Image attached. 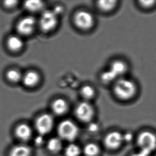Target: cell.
I'll return each instance as SVG.
<instances>
[{"label":"cell","instance_id":"cell-1","mask_svg":"<svg viewBox=\"0 0 156 156\" xmlns=\"http://www.w3.org/2000/svg\"><path fill=\"white\" fill-rule=\"evenodd\" d=\"M138 149L150 156L156 150V133L150 130H144L136 136Z\"/></svg>","mask_w":156,"mask_h":156},{"label":"cell","instance_id":"cell-15","mask_svg":"<svg viewBox=\"0 0 156 156\" xmlns=\"http://www.w3.org/2000/svg\"><path fill=\"white\" fill-rule=\"evenodd\" d=\"M21 80L25 86L28 87H32L37 84L40 80V76L36 72L30 71L26 73L23 76Z\"/></svg>","mask_w":156,"mask_h":156},{"label":"cell","instance_id":"cell-30","mask_svg":"<svg viewBox=\"0 0 156 156\" xmlns=\"http://www.w3.org/2000/svg\"><path fill=\"white\" fill-rule=\"evenodd\" d=\"M62 9L61 8V6H58L54 9V10L53 11L54 12L58 15V14H60L62 12Z\"/></svg>","mask_w":156,"mask_h":156},{"label":"cell","instance_id":"cell-14","mask_svg":"<svg viewBox=\"0 0 156 156\" xmlns=\"http://www.w3.org/2000/svg\"><path fill=\"white\" fill-rule=\"evenodd\" d=\"M82 154L84 156H99L101 149L98 144L94 142H89L82 148Z\"/></svg>","mask_w":156,"mask_h":156},{"label":"cell","instance_id":"cell-5","mask_svg":"<svg viewBox=\"0 0 156 156\" xmlns=\"http://www.w3.org/2000/svg\"><path fill=\"white\" fill-rule=\"evenodd\" d=\"M13 134L19 143L27 144L33 138L34 130L30 125L25 122H21L15 127Z\"/></svg>","mask_w":156,"mask_h":156},{"label":"cell","instance_id":"cell-25","mask_svg":"<svg viewBox=\"0 0 156 156\" xmlns=\"http://www.w3.org/2000/svg\"><path fill=\"white\" fill-rule=\"evenodd\" d=\"M45 137V136H44L43 135L37 134L36 137H35V140H34L35 145L38 147H41L42 146H45L47 140Z\"/></svg>","mask_w":156,"mask_h":156},{"label":"cell","instance_id":"cell-23","mask_svg":"<svg viewBox=\"0 0 156 156\" xmlns=\"http://www.w3.org/2000/svg\"><path fill=\"white\" fill-rule=\"evenodd\" d=\"M101 79L105 83H110L116 79L114 75L112 74L109 70L104 72L101 75Z\"/></svg>","mask_w":156,"mask_h":156},{"label":"cell","instance_id":"cell-9","mask_svg":"<svg viewBox=\"0 0 156 156\" xmlns=\"http://www.w3.org/2000/svg\"><path fill=\"white\" fill-rule=\"evenodd\" d=\"M74 23L76 26L81 30H89L93 26L94 18L89 12L80 11L75 15Z\"/></svg>","mask_w":156,"mask_h":156},{"label":"cell","instance_id":"cell-22","mask_svg":"<svg viewBox=\"0 0 156 156\" xmlns=\"http://www.w3.org/2000/svg\"><path fill=\"white\" fill-rule=\"evenodd\" d=\"M81 94L85 99H90L94 97L95 94V91L92 87L86 85L82 87L81 90Z\"/></svg>","mask_w":156,"mask_h":156},{"label":"cell","instance_id":"cell-13","mask_svg":"<svg viewBox=\"0 0 156 156\" xmlns=\"http://www.w3.org/2000/svg\"><path fill=\"white\" fill-rule=\"evenodd\" d=\"M6 46L10 51L13 52H17L23 49V41L19 36L12 35L7 39Z\"/></svg>","mask_w":156,"mask_h":156},{"label":"cell","instance_id":"cell-11","mask_svg":"<svg viewBox=\"0 0 156 156\" xmlns=\"http://www.w3.org/2000/svg\"><path fill=\"white\" fill-rule=\"evenodd\" d=\"M33 150L27 144H16L11 147L6 156H33Z\"/></svg>","mask_w":156,"mask_h":156},{"label":"cell","instance_id":"cell-24","mask_svg":"<svg viewBox=\"0 0 156 156\" xmlns=\"http://www.w3.org/2000/svg\"><path fill=\"white\" fill-rule=\"evenodd\" d=\"M87 131L89 133L91 134H96L100 130L99 125L97 122H93L92 121L91 122L87 124Z\"/></svg>","mask_w":156,"mask_h":156},{"label":"cell","instance_id":"cell-20","mask_svg":"<svg viewBox=\"0 0 156 156\" xmlns=\"http://www.w3.org/2000/svg\"><path fill=\"white\" fill-rule=\"evenodd\" d=\"M23 5L26 9L30 12H37L43 8L44 3L41 1H27L24 3Z\"/></svg>","mask_w":156,"mask_h":156},{"label":"cell","instance_id":"cell-2","mask_svg":"<svg viewBox=\"0 0 156 156\" xmlns=\"http://www.w3.org/2000/svg\"><path fill=\"white\" fill-rule=\"evenodd\" d=\"M58 136L68 143L75 141L80 133L78 125L73 120L65 119L59 123L57 128Z\"/></svg>","mask_w":156,"mask_h":156},{"label":"cell","instance_id":"cell-3","mask_svg":"<svg viewBox=\"0 0 156 156\" xmlns=\"http://www.w3.org/2000/svg\"><path fill=\"white\" fill-rule=\"evenodd\" d=\"M114 91L115 95L119 99L127 100L134 96L136 92V87L132 80L121 78L115 83Z\"/></svg>","mask_w":156,"mask_h":156},{"label":"cell","instance_id":"cell-18","mask_svg":"<svg viewBox=\"0 0 156 156\" xmlns=\"http://www.w3.org/2000/svg\"><path fill=\"white\" fill-rule=\"evenodd\" d=\"M109 70L115 77L117 78V77L122 76L126 72L127 70L126 65L122 61H114L112 63Z\"/></svg>","mask_w":156,"mask_h":156},{"label":"cell","instance_id":"cell-16","mask_svg":"<svg viewBox=\"0 0 156 156\" xmlns=\"http://www.w3.org/2000/svg\"><path fill=\"white\" fill-rule=\"evenodd\" d=\"M65 156H80L82 154V147L75 142H70L64 147L63 151Z\"/></svg>","mask_w":156,"mask_h":156},{"label":"cell","instance_id":"cell-10","mask_svg":"<svg viewBox=\"0 0 156 156\" xmlns=\"http://www.w3.org/2000/svg\"><path fill=\"white\" fill-rule=\"evenodd\" d=\"M36 25V20L34 17L27 16L22 18L17 23L16 28L21 35L27 36L34 32Z\"/></svg>","mask_w":156,"mask_h":156},{"label":"cell","instance_id":"cell-27","mask_svg":"<svg viewBox=\"0 0 156 156\" xmlns=\"http://www.w3.org/2000/svg\"><path fill=\"white\" fill-rule=\"evenodd\" d=\"M18 2L17 1H12V0H9V1H5L3 2V5L5 8L8 9H12L15 8L17 6Z\"/></svg>","mask_w":156,"mask_h":156},{"label":"cell","instance_id":"cell-21","mask_svg":"<svg viewBox=\"0 0 156 156\" xmlns=\"http://www.w3.org/2000/svg\"><path fill=\"white\" fill-rule=\"evenodd\" d=\"M116 1H99L98 2V6L101 10L103 11H110L116 6Z\"/></svg>","mask_w":156,"mask_h":156},{"label":"cell","instance_id":"cell-17","mask_svg":"<svg viewBox=\"0 0 156 156\" xmlns=\"http://www.w3.org/2000/svg\"><path fill=\"white\" fill-rule=\"evenodd\" d=\"M68 105L67 102L62 99H58L53 102L52 109L55 115L61 116L67 112Z\"/></svg>","mask_w":156,"mask_h":156},{"label":"cell","instance_id":"cell-4","mask_svg":"<svg viewBox=\"0 0 156 156\" xmlns=\"http://www.w3.org/2000/svg\"><path fill=\"white\" fill-rule=\"evenodd\" d=\"M55 127V120L52 116L44 114L38 116L34 123V129L37 134L46 136L51 133Z\"/></svg>","mask_w":156,"mask_h":156},{"label":"cell","instance_id":"cell-29","mask_svg":"<svg viewBox=\"0 0 156 156\" xmlns=\"http://www.w3.org/2000/svg\"><path fill=\"white\" fill-rule=\"evenodd\" d=\"M129 156H149L144 154V152H142L141 151L138 150L136 152H134L133 154H131Z\"/></svg>","mask_w":156,"mask_h":156},{"label":"cell","instance_id":"cell-26","mask_svg":"<svg viewBox=\"0 0 156 156\" xmlns=\"http://www.w3.org/2000/svg\"><path fill=\"white\" fill-rule=\"evenodd\" d=\"M139 3L142 8L149 9L152 8L155 6L156 1H140Z\"/></svg>","mask_w":156,"mask_h":156},{"label":"cell","instance_id":"cell-7","mask_svg":"<svg viewBox=\"0 0 156 156\" xmlns=\"http://www.w3.org/2000/svg\"><path fill=\"white\" fill-rule=\"evenodd\" d=\"M75 114L80 121L89 124L93 119L94 112L90 104L87 102H83L78 104L76 107Z\"/></svg>","mask_w":156,"mask_h":156},{"label":"cell","instance_id":"cell-6","mask_svg":"<svg viewBox=\"0 0 156 156\" xmlns=\"http://www.w3.org/2000/svg\"><path fill=\"white\" fill-rule=\"evenodd\" d=\"M104 145L110 151H116L120 149L124 144L122 133L118 131H112L107 133L104 136Z\"/></svg>","mask_w":156,"mask_h":156},{"label":"cell","instance_id":"cell-28","mask_svg":"<svg viewBox=\"0 0 156 156\" xmlns=\"http://www.w3.org/2000/svg\"><path fill=\"white\" fill-rule=\"evenodd\" d=\"M122 136L124 143H129L133 140L134 138L132 132H126L124 133H122Z\"/></svg>","mask_w":156,"mask_h":156},{"label":"cell","instance_id":"cell-12","mask_svg":"<svg viewBox=\"0 0 156 156\" xmlns=\"http://www.w3.org/2000/svg\"><path fill=\"white\" fill-rule=\"evenodd\" d=\"M45 147L49 153L53 154H58L63 151V141L58 136L51 137L47 140Z\"/></svg>","mask_w":156,"mask_h":156},{"label":"cell","instance_id":"cell-8","mask_svg":"<svg viewBox=\"0 0 156 156\" xmlns=\"http://www.w3.org/2000/svg\"><path fill=\"white\" fill-rule=\"evenodd\" d=\"M57 23V15L53 11H45L41 17L40 26L43 31L48 32L55 27Z\"/></svg>","mask_w":156,"mask_h":156},{"label":"cell","instance_id":"cell-19","mask_svg":"<svg viewBox=\"0 0 156 156\" xmlns=\"http://www.w3.org/2000/svg\"><path fill=\"white\" fill-rule=\"evenodd\" d=\"M5 77L11 83H17L22 80L23 76L19 70L16 69H10L6 72Z\"/></svg>","mask_w":156,"mask_h":156}]
</instances>
